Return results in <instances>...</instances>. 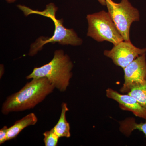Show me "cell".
<instances>
[{"label": "cell", "instance_id": "6da1fadb", "mask_svg": "<svg viewBox=\"0 0 146 146\" xmlns=\"http://www.w3.org/2000/svg\"><path fill=\"white\" fill-rule=\"evenodd\" d=\"M25 16L32 14L42 15L51 19L54 25V33L51 37L40 36L30 46L29 55L33 56L43 48L44 45L48 43H58L62 45H71L79 46L82 44V39L80 38L73 29L66 28L63 26V19H58L56 17V13L58 7L54 3H50L46 5V8L42 11L34 10L26 6L18 5H17Z\"/></svg>", "mask_w": 146, "mask_h": 146}, {"label": "cell", "instance_id": "7a4b0ae2", "mask_svg": "<svg viewBox=\"0 0 146 146\" xmlns=\"http://www.w3.org/2000/svg\"><path fill=\"white\" fill-rule=\"evenodd\" d=\"M55 88L46 78L32 79L20 91L7 97L2 106V113L7 115L33 108Z\"/></svg>", "mask_w": 146, "mask_h": 146}, {"label": "cell", "instance_id": "3957f363", "mask_svg": "<svg viewBox=\"0 0 146 146\" xmlns=\"http://www.w3.org/2000/svg\"><path fill=\"white\" fill-rule=\"evenodd\" d=\"M74 65L70 56L63 50H56L52 60L40 67L35 68L27 79L46 78L59 91L64 92L70 84Z\"/></svg>", "mask_w": 146, "mask_h": 146}, {"label": "cell", "instance_id": "277c9868", "mask_svg": "<svg viewBox=\"0 0 146 146\" xmlns=\"http://www.w3.org/2000/svg\"><path fill=\"white\" fill-rule=\"evenodd\" d=\"M87 36L98 42L106 41L113 45L124 41L109 12L101 11L88 14Z\"/></svg>", "mask_w": 146, "mask_h": 146}, {"label": "cell", "instance_id": "5b68a950", "mask_svg": "<svg viewBox=\"0 0 146 146\" xmlns=\"http://www.w3.org/2000/svg\"><path fill=\"white\" fill-rule=\"evenodd\" d=\"M106 6L124 40L130 42L131 26L133 22L140 20L139 11L129 0H121L119 3L106 0Z\"/></svg>", "mask_w": 146, "mask_h": 146}, {"label": "cell", "instance_id": "8992f818", "mask_svg": "<svg viewBox=\"0 0 146 146\" xmlns=\"http://www.w3.org/2000/svg\"><path fill=\"white\" fill-rule=\"evenodd\" d=\"M146 53V48H139L130 42L123 41L114 45L110 50H105L104 54L111 58L115 65L124 69L138 56Z\"/></svg>", "mask_w": 146, "mask_h": 146}, {"label": "cell", "instance_id": "52a82bcc", "mask_svg": "<svg viewBox=\"0 0 146 146\" xmlns=\"http://www.w3.org/2000/svg\"><path fill=\"white\" fill-rule=\"evenodd\" d=\"M146 53L141 55L123 69L124 82L120 89L127 94L131 88L145 82L146 79Z\"/></svg>", "mask_w": 146, "mask_h": 146}, {"label": "cell", "instance_id": "ba28073f", "mask_svg": "<svg viewBox=\"0 0 146 146\" xmlns=\"http://www.w3.org/2000/svg\"><path fill=\"white\" fill-rule=\"evenodd\" d=\"M106 96L118 103L119 107L125 111H129L136 117L146 120V108L134 98L128 94H121L111 88L106 90Z\"/></svg>", "mask_w": 146, "mask_h": 146}, {"label": "cell", "instance_id": "9c48e42d", "mask_svg": "<svg viewBox=\"0 0 146 146\" xmlns=\"http://www.w3.org/2000/svg\"><path fill=\"white\" fill-rule=\"evenodd\" d=\"M38 119L33 113L29 114L21 119L16 121L13 125L8 128L7 141L16 138L24 129L29 126L35 125Z\"/></svg>", "mask_w": 146, "mask_h": 146}, {"label": "cell", "instance_id": "30bf717a", "mask_svg": "<svg viewBox=\"0 0 146 146\" xmlns=\"http://www.w3.org/2000/svg\"><path fill=\"white\" fill-rule=\"evenodd\" d=\"M69 110L68 105L63 102L61 105V112L60 117L56 125L54 127L56 133L60 137L69 138L71 136L70 127V124L67 121L66 113Z\"/></svg>", "mask_w": 146, "mask_h": 146}, {"label": "cell", "instance_id": "8fae6325", "mask_svg": "<svg viewBox=\"0 0 146 146\" xmlns=\"http://www.w3.org/2000/svg\"><path fill=\"white\" fill-rule=\"evenodd\" d=\"M119 130L126 136H129L133 131H141L146 136V120L144 123H138L133 118H127L120 122Z\"/></svg>", "mask_w": 146, "mask_h": 146}, {"label": "cell", "instance_id": "7c38bea8", "mask_svg": "<svg viewBox=\"0 0 146 146\" xmlns=\"http://www.w3.org/2000/svg\"><path fill=\"white\" fill-rule=\"evenodd\" d=\"M127 94L134 97L141 104L146 108V79L144 83L131 88Z\"/></svg>", "mask_w": 146, "mask_h": 146}, {"label": "cell", "instance_id": "4fadbf2b", "mask_svg": "<svg viewBox=\"0 0 146 146\" xmlns=\"http://www.w3.org/2000/svg\"><path fill=\"white\" fill-rule=\"evenodd\" d=\"M44 141L46 146H56L60 137L56 133L54 127L44 133Z\"/></svg>", "mask_w": 146, "mask_h": 146}, {"label": "cell", "instance_id": "5bb4252c", "mask_svg": "<svg viewBox=\"0 0 146 146\" xmlns=\"http://www.w3.org/2000/svg\"><path fill=\"white\" fill-rule=\"evenodd\" d=\"M8 128L5 126L0 130V144L1 145L7 141V131Z\"/></svg>", "mask_w": 146, "mask_h": 146}, {"label": "cell", "instance_id": "9a60e30c", "mask_svg": "<svg viewBox=\"0 0 146 146\" xmlns=\"http://www.w3.org/2000/svg\"><path fill=\"white\" fill-rule=\"evenodd\" d=\"M98 2L102 5L106 6V0H97Z\"/></svg>", "mask_w": 146, "mask_h": 146}, {"label": "cell", "instance_id": "2e32d148", "mask_svg": "<svg viewBox=\"0 0 146 146\" xmlns=\"http://www.w3.org/2000/svg\"><path fill=\"white\" fill-rule=\"evenodd\" d=\"M7 2L9 3H12L16 2L17 0H5Z\"/></svg>", "mask_w": 146, "mask_h": 146}]
</instances>
